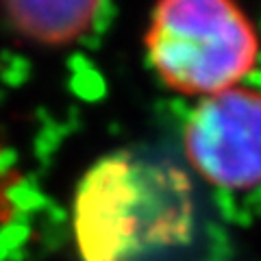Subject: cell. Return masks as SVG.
Listing matches in <instances>:
<instances>
[{
  "mask_svg": "<svg viewBox=\"0 0 261 261\" xmlns=\"http://www.w3.org/2000/svg\"><path fill=\"white\" fill-rule=\"evenodd\" d=\"M146 55L166 87L207 98L250 74L259 35L235 0H157Z\"/></svg>",
  "mask_w": 261,
  "mask_h": 261,
  "instance_id": "7a4b0ae2",
  "label": "cell"
},
{
  "mask_svg": "<svg viewBox=\"0 0 261 261\" xmlns=\"http://www.w3.org/2000/svg\"><path fill=\"white\" fill-rule=\"evenodd\" d=\"M22 174L13 163L3 157L0 150V235H3L9 224H13L18 216V187L22 185Z\"/></svg>",
  "mask_w": 261,
  "mask_h": 261,
  "instance_id": "5b68a950",
  "label": "cell"
},
{
  "mask_svg": "<svg viewBox=\"0 0 261 261\" xmlns=\"http://www.w3.org/2000/svg\"><path fill=\"white\" fill-rule=\"evenodd\" d=\"M196 222L194 185L176 163L118 152L85 172L74 198L83 261H137L185 244Z\"/></svg>",
  "mask_w": 261,
  "mask_h": 261,
  "instance_id": "6da1fadb",
  "label": "cell"
},
{
  "mask_svg": "<svg viewBox=\"0 0 261 261\" xmlns=\"http://www.w3.org/2000/svg\"><path fill=\"white\" fill-rule=\"evenodd\" d=\"M105 0H3L9 24L22 37L46 46L72 44L100 18Z\"/></svg>",
  "mask_w": 261,
  "mask_h": 261,
  "instance_id": "277c9868",
  "label": "cell"
},
{
  "mask_svg": "<svg viewBox=\"0 0 261 261\" xmlns=\"http://www.w3.org/2000/svg\"><path fill=\"white\" fill-rule=\"evenodd\" d=\"M183 148L192 168L216 187L261 185V92L238 85L200 98L187 118Z\"/></svg>",
  "mask_w": 261,
  "mask_h": 261,
  "instance_id": "3957f363",
  "label": "cell"
}]
</instances>
